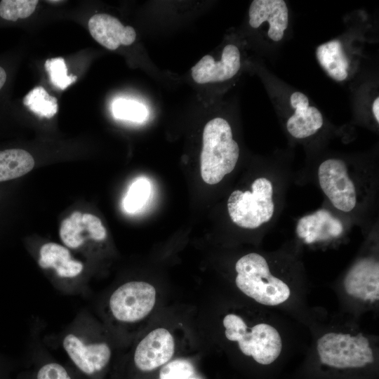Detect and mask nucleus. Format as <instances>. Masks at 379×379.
Wrapping results in <instances>:
<instances>
[{"label": "nucleus", "mask_w": 379, "mask_h": 379, "mask_svg": "<svg viewBox=\"0 0 379 379\" xmlns=\"http://www.w3.org/2000/svg\"><path fill=\"white\" fill-rule=\"evenodd\" d=\"M235 271L239 290L262 305L281 306L292 297L290 284L274 272L270 261L260 253L253 252L241 257L235 264Z\"/></svg>", "instance_id": "nucleus-1"}, {"label": "nucleus", "mask_w": 379, "mask_h": 379, "mask_svg": "<svg viewBox=\"0 0 379 379\" xmlns=\"http://www.w3.org/2000/svg\"><path fill=\"white\" fill-rule=\"evenodd\" d=\"M320 363L334 370H359L375 361L374 345L366 334L350 330L330 331L316 344Z\"/></svg>", "instance_id": "nucleus-2"}, {"label": "nucleus", "mask_w": 379, "mask_h": 379, "mask_svg": "<svg viewBox=\"0 0 379 379\" xmlns=\"http://www.w3.org/2000/svg\"><path fill=\"white\" fill-rule=\"evenodd\" d=\"M225 335L235 342L239 350L260 365H270L281 355L283 350L282 336L272 324L265 321L251 326L240 315L228 314L222 320Z\"/></svg>", "instance_id": "nucleus-3"}, {"label": "nucleus", "mask_w": 379, "mask_h": 379, "mask_svg": "<svg viewBox=\"0 0 379 379\" xmlns=\"http://www.w3.org/2000/svg\"><path fill=\"white\" fill-rule=\"evenodd\" d=\"M202 138L201 175L206 183L215 185L234 169L239 157V147L233 139L230 125L220 117L206 124Z\"/></svg>", "instance_id": "nucleus-4"}, {"label": "nucleus", "mask_w": 379, "mask_h": 379, "mask_svg": "<svg viewBox=\"0 0 379 379\" xmlns=\"http://www.w3.org/2000/svg\"><path fill=\"white\" fill-rule=\"evenodd\" d=\"M251 189L233 191L227 200V211L235 225L252 230L271 220L274 214L275 204L274 187L269 178H255Z\"/></svg>", "instance_id": "nucleus-5"}, {"label": "nucleus", "mask_w": 379, "mask_h": 379, "mask_svg": "<svg viewBox=\"0 0 379 379\" xmlns=\"http://www.w3.org/2000/svg\"><path fill=\"white\" fill-rule=\"evenodd\" d=\"M62 346L74 366L87 375L102 371L112 356L109 345L96 339L86 326H78L67 332L62 338Z\"/></svg>", "instance_id": "nucleus-6"}, {"label": "nucleus", "mask_w": 379, "mask_h": 379, "mask_svg": "<svg viewBox=\"0 0 379 379\" xmlns=\"http://www.w3.org/2000/svg\"><path fill=\"white\" fill-rule=\"evenodd\" d=\"M156 290L147 282L133 281L118 287L111 295L108 307L112 317L121 324H133L153 309Z\"/></svg>", "instance_id": "nucleus-7"}, {"label": "nucleus", "mask_w": 379, "mask_h": 379, "mask_svg": "<svg viewBox=\"0 0 379 379\" xmlns=\"http://www.w3.org/2000/svg\"><path fill=\"white\" fill-rule=\"evenodd\" d=\"M343 294L361 308L375 307L379 299V262L373 255L359 258L343 277Z\"/></svg>", "instance_id": "nucleus-8"}, {"label": "nucleus", "mask_w": 379, "mask_h": 379, "mask_svg": "<svg viewBox=\"0 0 379 379\" xmlns=\"http://www.w3.org/2000/svg\"><path fill=\"white\" fill-rule=\"evenodd\" d=\"M317 176L321 190L335 208L348 213L355 208L356 187L343 160L326 159L319 165Z\"/></svg>", "instance_id": "nucleus-9"}, {"label": "nucleus", "mask_w": 379, "mask_h": 379, "mask_svg": "<svg viewBox=\"0 0 379 379\" xmlns=\"http://www.w3.org/2000/svg\"><path fill=\"white\" fill-rule=\"evenodd\" d=\"M174 347V339L168 330L154 329L138 344L133 357L135 365L142 371H152L171 359Z\"/></svg>", "instance_id": "nucleus-10"}, {"label": "nucleus", "mask_w": 379, "mask_h": 379, "mask_svg": "<svg viewBox=\"0 0 379 379\" xmlns=\"http://www.w3.org/2000/svg\"><path fill=\"white\" fill-rule=\"evenodd\" d=\"M106 237L100 219L91 213L74 211L62 220L60 228V237L68 248H79L88 239L102 241Z\"/></svg>", "instance_id": "nucleus-11"}, {"label": "nucleus", "mask_w": 379, "mask_h": 379, "mask_svg": "<svg viewBox=\"0 0 379 379\" xmlns=\"http://www.w3.org/2000/svg\"><path fill=\"white\" fill-rule=\"evenodd\" d=\"M239 48L233 44L226 45L220 60L206 55L192 67L193 80L200 84L223 81L237 74L241 67Z\"/></svg>", "instance_id": "nucleus-12"}, {"label": "nucleus", "mask_w": 379, "mask_h": 379, "mask_svg": "<svg viewBox=\"0 0 379 379\" xmlns=\"http://www.w3.org/2000/svg\"><path fill=\"white\" fill-rule=\"evenodd\" d=\"M248 16L251 27L258 28L267 22L269 38L274 41L282 39L288 24V11L284 1L254 0L249 7Z\"/></svg>", "instance_id": "nucleus-13"}, {"label": "nucleus", "mask_w": 379, "mask_h": 379, "mask_svg": "<svg viewBox=\"0 0 379 379\" xmlns=\"http://www.w3.org/2000/svg\"><path fill=\"white\" fill-rule=\"evenodd\" d=\"M88 27L93 38L112 51L120 45L132 44L136 38L132 27L123 25L117 18L106 13L93 15L88 20Z\"/></svg>", "instance_id": "nucleus-14"}, {"label": "nucleus", "mask_w": 379, "mask_h": 379, "mask_svg": "<svg viewBox=\"0 0 379 379\" xmlns=\"http://www.w3.org/2000/svg\"><path fill=\"white\" fill-rule=\"evenodd\" d=\"M37 261L41 268L52 271L61 280L75 279L84 269L82 262L73 258L69 248L54 242L40 247Z\"/></svg>", "instance_id": "nucleus-15"}, {"label": "nucleus", "mask_w": 379, "mask_h": 379, "mask_svg": "<svg viewBox=\"0 0 379 379\" xmlns=\"http://www.w3.org/2000/svg\"><path fill=\"white\" fill-rule=\"evenodd\" d=\"M290 103L295 112L288 119L286 128L295 138L310 137L323 126L324 120L320 111L309 105L308 98L302 93L296 91L291 94Z\"/></svg>", "instance_id": "nucleus-16"}, {"label": "nucleus", "mask_w": 379, "mask_h": 379, "mask_svg": "<svg viewBox=\"0 0 379 379\" xmlns=\"http://www.w3.org/2000/svg\"><path fill=\"white\" fill-rule=\"evenodd\" d=\"M316 57L321 67L332 79L338 81L347 79L350 64L339 40H332L319 46Z\"/></svg>", "instance_id": "nucleus-17"}, {"label": "nucleus", "mask_w": 379, "mask_h": 379, "mask_svg": "<svg viewBox=\"0 0 379 379\" xmlns=\"http://www.w3.org/2000/svg\"><path fill=\"white\" fill-rule=\"evenodd\" d=\"M34 166L32 156L22 149L0 150V182L21 177Z\"/></svg>", "instance_id": "nucleus-18"}, {"label": "nucleus", "mask_w": 379, "mask_h": 379, "mask_svg": "<svg viewBox=\"0 0 379 379\" xmlns=\"http://www.w3.org/2000/svg\"><path fill=\"white\" fill-rule=\"evenodd\" d=\"M24 105L41 117L51 118L58 111V101L41 86L32 89L24 98Z\"/></svg>", "instance_id": "nucleus-19"}, {"label": "nucleus", "mask_w": 379, "mask_h": 379, "mask_svg": "<svg viewBox=\"0 0 379 379\" xmlns=\"http://www.w3.org/2000/svg\"><path fill=\"white\" fill-rule=\"evenodd\" d=\"M150 193V182L146 178H138L131 185L124 198V208L129 213L138 212L148 201Z\"/></svg>", "instance_id": "nucleus-20"}, {"label": "nucleus", "mask_w": 379, "mask_h": 379, "mask_svg": "<svg viewBox=\"0 0 379 379\" xmlns=\"http://www.w3.org/2000/svg\"><path fill=\"white\" fill-rule=\"evenodd\" d=\"M37 0H2L0 1V19L17 22L28 18L35 11Z\"/></svg>", "instance_id": "nucleus-21"}, {"label": "nucleus", "mask_w": 379, "mask_h": 379, "mask_svg": "<svg viewBox=\"0 0 379 379\" xmlns=\"http://www.w3.org/2000/svg\"><path fill=\"white\" fill-rule=\"evenodd\" d=\"M112 112L117 119L135 122L144 121L147 116L145 105L135 100L123 98L113 102Z\"/></svg>", "instance_id": "nucleus-22"}, {"label": "nucleus", "mask_w": 379, "mask_h": 379, "mask_svg": "<svg viewBox=\"0 0 379 379\" xmlns=\"http://www.w3.org/2000/svg\"><path fill=\"white\" fill-rule=\"evenodd\" d=\"M45 68L49 74L51 83L61 90L67 88L77 79L74 75H67V69L62 58L47 60L45 62Z\"/></svg>", "instance_id": "nucleus-23"}, {"label": "nucleus", "mask_w": 379, "mask_h": 379, "mask_svg": "<svg viewBox=\"0 0 379 379\" xmlns=\"http://www.w3.org/2000/svg\"><path fill=\"white\" fill-rule=\"evenodd\" d=\"M193 373L194 367L189 361L175 359L162 367L159 379H187Z\"/></svg>", "instance_id": "nucleus-24"}, {"label": "nucleus", "mask_w": 379, "mask_h": 379, "mask_svg": "<svg viewBox=\"0 0 379 379\" xmlns=\"http://www.w3.org/2000/svg\"><path fill=\"white\" fill-rule=\"evenodd\" d=\"M36 379H72L67 369L60 364L50 362L41 366Z\"/></svg>", "instance_id": "nucleus-25"}, {"label": "nucleus", "mask_w": 379, "mask_h": 379, "mask_svg": "<svg viewBox=\"0 0 379 379\" xmlns=\"http://www.w3.org/2000/svg\"><path fill=\"white\" fill-rule=\"evenodd\" d=\"M372 112L376 121L379 122V98L377 97L372 105Z\"/></svg>", "instance_id": "nucleus-26"}, {"label": "nucleus", "mask_w": 379, "mask_h": 379, "mask_svg": "<svg viewBox=\"0 0 379 379\" xmlns=\"http://www.w3.org/2000/svg\"><path fill=\"white\" fill-rule=\"evenodd\" d=\"M187 379H196L194 378H187Z\"/></svg>", "instance_id": "nucleus-27"}]
</instances>
